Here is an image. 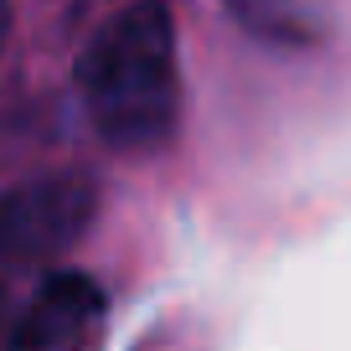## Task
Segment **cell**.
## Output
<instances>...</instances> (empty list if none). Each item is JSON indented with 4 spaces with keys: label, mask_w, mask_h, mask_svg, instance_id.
I'll return each instance as SVG.
<instances>
[{
    "label": "cell",
    "mask_w": 351,
    "mask_h": 351,
    "mask_svg": "<svg viewBox=\"0 0 351 351\" xmlns=\"http://www.w3.org/2000/svg\"><path fill=\"white\" fill-rule=\"evenodd\" d=\"M77 88L104 145L145 155L171 140L181 104L171 11L160 0H134L114 11L77 57Z\"/></svg>",
    "instance_id": "1"
},
{
    "label": "cell",
    "mask_w": 351,
    "mask_h": 351,
    "mask_svg": "<svg viewBox=\"0 0 351 351\" xmlns=\"http://www.w3.org/2000/svg\"><path fill=\"white\" fill-rule=\"evenodd\" d=\"M93 207H99V191L77 171H52L16 186L5 202V253H11V263H42L52 253H62L93 222Z\"/></svg>",
    "instance_id": "2"
},
{
    "label": "cell",
    "mask_w": 351,
    "mask_h": 351,
    "mask_svg": "<svg viewBox=\"0 0 351 351\" xmlns=\"http://www.w3.org/2000/svg\"><path fill=\"white\" fill-rule=\"evenodd\" d=\"M109 341V300L99 279L57 269L36 285L11 326V351H104Z\"/></svg>",
    "instance_id": "3"
},
{
    "label": "cell",
    "mask_w": 351,
    "mask_h": 351,
    "mask_svg": "<svg viewBox=\"0 0 351 351\" xmlns=\"http://www.w3.org/2000/svg\"><path fill=\"white\" fill-rule=\"evenodd\" d=\"M228 11L238 16L243 32L263 36L279 47H305L326 36V11L320 0H228Z\"/></svg>",
    "instance_id": "4"
}]
</instances>
